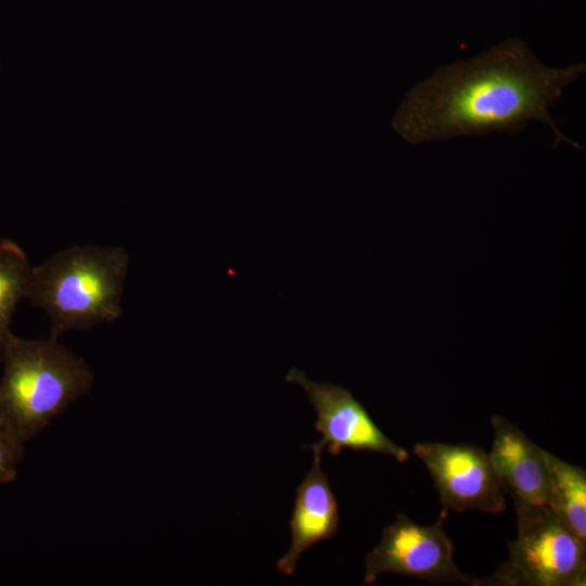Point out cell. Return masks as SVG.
<instances>
[{
	"mask_svg": "<svg viewBox=\"0 0 586 586\" xmlns=\"http://www.w3.org/2000/svg\"><path fill=\"white\" fill-rule=\"evenodd\" d=\"M0 71H1V66H0Z\"/></svg>",
	"mask_w": 586,
	"mask_h": 586,
	"instance_id": "13",
	"label": "cell"
},
{
	"mask_svg": "<svg viewBox=\"0 0 586 586\" xmlns=\"http://www.w3.org/2000/svg\"><path fill=\"white\" fill-rule=\"evenodd\" d=\"M31 269L22 247L0 240V359L13 334L10 328L13 314L27 297Z\"/></svg>",
	"mask_w": 586,
	"mask_h": 586,
	"instance_id": "11",
	"label": "cell"
},
{
	"mask_svg": "<svg viewBox=\"0 0 586 586\" xmlns=\"http://www.w3.org/2000/svg\"><path fill=\"white\" fill-rule=\"evenodd\" d=\"M548 472V507L586 543V472L543 450Z\"/></svg>",
	"mask_w": 586,
	"mask_h": 586,
	"instance_id": "10",
	"label": "cell"
},
{
	"mask_svg": "<svg viewBox=\"0 0 586 586\" xmlns=\"http://www.w3.org/2000/svg\"><path fill=\"white\" fill-rule=\"evenodd\" d=\"M413 453L428 468L445 511L499 513L505 509V489L481 448L418 443Z\"/></svg>",
	"mask_w": 586,
	"mask_h": 586,
	"instance_id": "7",
	"label": "cell"
},
{
	"mask_svg": "<svg viewBox=\"0 0 586 586\" xmlns=\"http://www.w3.org/2000/svg\"><path fill=\"white\" fill-rule=\"evenodd\" d=\"M285 380L306 391L317 412L315 429L322 438L303 446L305 449L322 454L327 448L331 455H339L343 448L369 450L392 456L399 462L409 458V453L378 428L366 408L345 387L311 381L296 367L289 370Z\"/></svg>",
	"mask_w": 586,
	"mask_h": 586,
	"instance_id": "6",
	"label": "cell"
},
{
	"mask_svg": "<svg viewBox=\"0 0 586 586\" xmlns=\"http://www.w3.org/2000/svg\"><path fill=\"white\" fill-rule=\"evenodd\" d=\"M0 361V421L24 443L89 392L93 373L58 339L12 334Z\"/></svg>",
	"mask_w": 586,
	"mask_h": 586,
	"instance_id": "3",
	"label": "cell"
},
{
	"mask_svg": "<svg viewBox=\"0 0 586 586\" xmlns=\"http://www.w3.org/2000/svg\"><path fill=\"white\" fill-rule=\"evenodd\" d=\"M129 256L122 246L75 245L33 267L27 300L51 321V336L117 320Z\"/></svg>",
	"mask_w": 586,
	"mask_h": 586,
	"instance_id": "2",
	"label": "cell"
},
{
	"mask_svg": "<svg viewBox=\"0 0 586 586\" xmlns=\"http://www.w3.org/2000/svg\"><path fill=\"white\" fill-rule=\"evenodd\" d=\"M494 441L489 461L513 501L548 506V472L544 453L509 420L491 419Z\"/></svg>",
	"mask_w": 586,
	"mask_h": 586,
	"instance_id": "8",
	"label": "cell"
},
{
	"mask_svg": "<svg viewBox=\"0 0 586 586\" xmlns=\"http://www.w3.org/2000/svg\"><path fill=\"white\" fill-rule=\"evenodd\" d=\"M445 513L432 525H420L405 514L384 527L379 544L365 557L364 584L380 574L395 573L429 582L464 583L477 581L462 573L453 559V544L443 530Z\"/></svg>",
	"mask_w": 586,
	"mask_h": 586,
	"instance_id": "5",
	"label": "cell"
},
{
	"mask_svg": "<svg viewBox=\"0 0 586 586\" xmlns=\"http://www.w3.org/2000/svg\"><path fill=\"white\" fill-rule=\"evenodd\" d=\"M586 71L585 63L553 68L527 44L510 38L479 56L437 68L399 104L394 130L420 144L491 132L514 135L532 120L550 127L556 145L572 143L557 127L550 109Z\"/></svg>",
	"mask_w": 586,
	"mask_h": 586,
	"instance_id": "1",
	"label": "cell"
},
{
	"mask_svg": "<svg viewBox=\"0 0 586 586\" xmlns=\"http://www.w3.org/2000/svg\"><path fill=\"white\" fill-rule=\"evenodd\" d=\"M321 454L314 453L311 468L296 487L290 520L291 545L277 562L284 575L295 572L301 556L313 545L332 538L339 528L340 515L329 479L321 469Z\"/></svg>",
	"mask_w": 586,
	"mask_h": 586,
	"instance_id": "9",
	"label": "cell"
},
{
	"mask_svg": "<svg viewBox=\"0 0 586 586\" xmlns=\"http://www.w3.org/2000/svg\"><path fill=\"white\" fill-rule=\"evenodd\" d=\"M518 535L509 558L483 585L584 586L586 543L548 506L514 501Z\"/></svg>",
	"mask_w": 586,
	"mask_h": 586,
	"instance_id": "4",
	"label": "cell"
},
{
	"mask_svg": "<svg viewBox=\"0 0 586 586\" xmlns=\"http://www.w3.org/2000/svg\"><path fill=\"white\" fill-rule=\"evenodd\" d=\"M24 455V442L0 421V485L14 480Z\"/></svg>",
	"mask_w": 586,
	"mask_h": 586,
	"instance_id": "12",
	"label": "cell"
}]
</instances>
